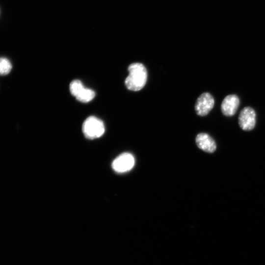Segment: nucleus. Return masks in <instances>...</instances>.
Listing matches in <instances>:
<instances>
[{"instance_id": "obj_1", "label": "nucleus", "mask_w": 265, "mask_h": 265, "mask_svg": "<svg viewBox=\"0 0 265 265\" xmlns=\"http://www.w3.org/2000/svg\"><path fill=\"white\" fill-rule=\"evenodd\" d=\"M129 74L125 80L127 88L137 91L145 86L147 80V71L144 65L138 62L133 63L128 67Z\"/></svg>"}, {"instance_id": "obj_2", "label": "nucleus", "mask_w": 265, "mask_h": 265, "mask_svg": "<svg viewBox=\"0 0 265 265\" xmlns=\"http://www.w3.org/2000/svg\"><path fill=\"white\" fill-rule=\"evenodd\" d=\"M82 132L88 139H95L101 137L105 131L104 124L102 120L95 116L88 117L83 123Z\"/></svg>"}, {"instance_id": "obj_3", "label": "nucleus", "mask_w": 265, "mask_h": 265, "mask_svg": "<svg viewBox=\"0 0 265 265\" xmlns=\"http://www.w3.org/2000/svg\"><path fill=\"white\" fill-rule=\"evenodd\" d=\"M133 156L129 153H123L119 155L112 162V167L116 172L125 173L131 170L134 165Z\"/></svg>"}, {"instance_id": "obj_4", "label": "nucleus", "mask_w": 265, "mask_h": 265, "mask_svg": "<svg viewBox=\"0 0 265 265\" xmlns=\"http://www.w3.org/2000/svg\"><path fill=\"white\" fill-rule=\"evenodd\" d=\"M214 100L211 94L205 92L202 93L197 99L195 105L196 113L200 116H205L213 108Z\"/></svg>"}, {"instance_id": "obj_5", "label": "nucleus", "mask_w": 265, "mask_h": 265, "mask_svg": "<svg viewBox=\"0 0 265 265\" xmlns=\"http://www.w3.org/2000/svg\"><path fill=\"white\" fill-rule=\"evenodd\" d=\"M238 123L243 130L250 131L254 129L256 124V113L252 107L247 106L241 110L238 117Z\"/></svg>"}, {"instance_id": "obj_6", "label": "nucleus", "mask_w": 265, "mask_h": 265, "mask_svg": "<svg viewBox=\"0 0 265 265\" xmlns=\"http://www.w3.org/2000/svg\"><path fill=\"white\" fill-rule=\"evenodd\" d=\"M239 104V100L237 95H228L225 97L221 103L222 112L225 116H233L237 112Z\"/></svg>"}, {"instance_id": "obj_7", "label": "nucleus", "mask_w": 265, "mask_h": 265, "mask_svg": "<svg viewBox=\"0 0 265 265\" xmlns=\"http://www.w3.org/2000/svg\"><path fill=\"white\" fill-rule=\"evenodd\" d=\"M196 143L198 148L205 152L211 153L216 150L215 141L206 133H199L196 137Z\"/></svg>"}, {"instance_id": "obj_8", "label": "nucleus", "mask_w": 265, "mask_h": 265, "mask_svg": "<svg viewBox=\"0 0 265 265\" xmlns=\"http://www.w3.org/2000/svg\"><path fill=\"white\" fill-rule=\"evenodd\" d=\"M95 92L90 89L84 87L76 97L77 100L82 103H88L95 97Z\"/></svg>"}, {"instance_id": "obj_9", "label": "nucleus", "mask_w": 265, "mask_h": 265, "mask_svg": "<svg viewBox=\"0 0 265 265\" xmlns=\"http://www.w3.org/2000/svg\"><path fill=\"white\" fill-rule=\"evenodd\" d=\"M12 69V64L6 58L0 57V75H6L10 73Z\"/></svg>"}, {"instance_id": "obj_10", "label": "nucleus", "mask_w": 265, "mask_h": 265, "mask_svg": "<svg viewBox=\"0 0 265 265\" xmlns=\"http://www.w3.org/2000/svg\"><path fill=\"white\" fill-rule=\"evenodd\" d=\"M83 84L80 80H73L70 84L69 88L71 94L75 97L84 88Z\"/></svg>"}]
</instances>
